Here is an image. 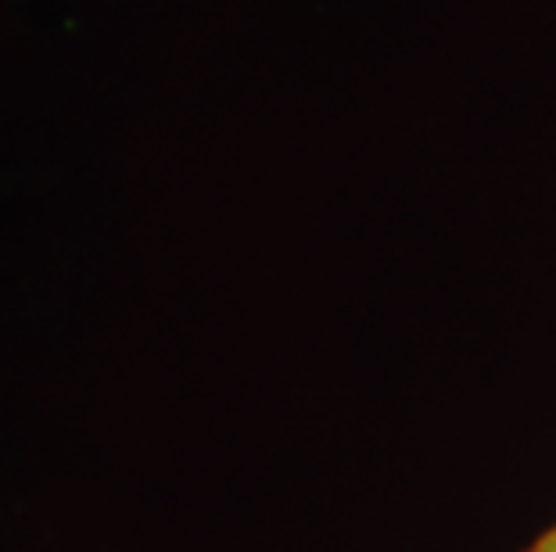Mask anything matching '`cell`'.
Masks as SVG:
<instances>
[{"label":"cell","instance_id":"6da1fadb","mask_svg":"<svg viewBox=\"0 0 556 552\" xmlns=\"http://www.w3.org/2000/svg\"><path fill=\"white\" fill-rule=\"evenodd\" d=\"M520 552H556V524H549L535 542H531L528 549H520Z\"/></svg>","mask_w":556,"mask_h":552}]
</instances>
